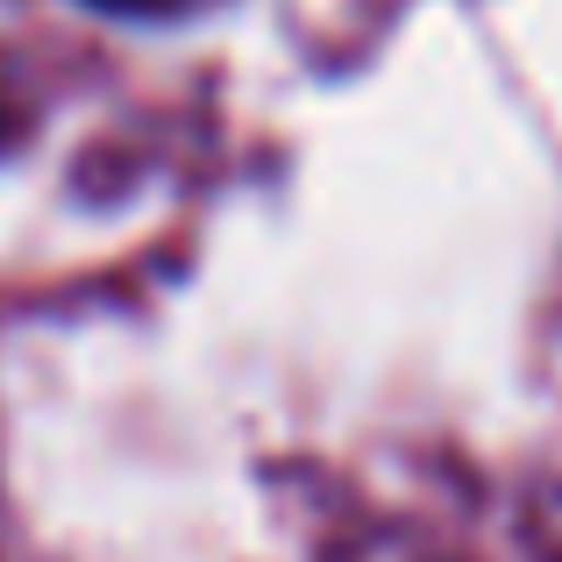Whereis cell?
I'll return each mask as SVG.
<instances>
[{"instance_id":"6da1fadb","label":"cell","mask_w":562,"mask_h":562,"mask_svg":"<svg viewBox=\"0 0 562 562\" xmlns=\"http://www.w3.org/2000/svg\"><path fill=\"white\" fill-rule=\"evenodd\" d=\"M79 8L108 14V22H136V29H179V22H200V14L228 8V0H79Z\"/></svg>"}]
</instances>
